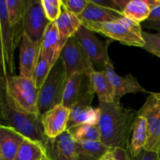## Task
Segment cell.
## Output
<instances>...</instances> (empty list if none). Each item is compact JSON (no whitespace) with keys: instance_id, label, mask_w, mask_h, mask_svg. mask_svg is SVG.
Here are the masks:
<instances>
[{"instance_id":"5bb4252c","label":"cell","mask_w":160,"mask_h":160,"mask_svg":"<svg viewBox=\"0 0 160 160\" xmlns=\"http://www.w3.org/2000/svg\"><path fill=\"white\" fill-rule=\"evenodd\" d=\"M26 138L12 127L0 123V148L3 160H14Z\"/></svg>"},{"instance_id":"4316f807","label":"cell","mask_w":160,"mask_h":160,"mask_svg":"<svg viewBox=\"0 0 160 160\" xmlns=\"http://www.w3.org/2000/svg\"><path fill=\"white\" fill-rule=\"evenodd\" d=\"M52 67L53 66L48 61L40 56L32 76V79L38 90L42 87L45 81H46Z\"/></svg>"},{"instance_id":"5b68a950","label":"cell","mask_w":160,"mask_h":160,"mask_svg":"<svg viewBox=\"0 0 160 160\" xmlns=\"http://www.w3.org/2000/svg\"><path fill=\"white\" fill-rule=\"evenodd\" d=\"M67 81L63 63L59 58L52 68L46 81L38 90V109L41 117L55 106L62 104Z\"/></svg>"},{"instance_id":"74e56055","label":"cell","mask_w":160,"mask_h":160,"mask_svg":"<svg viewBox=\"0 0 160 160\" xmlns=\"http://www.w3.org/2000/svg\"><path fill=\"white\" fill-rule=\"evenodd\" d=\"M0 160H3L2 155V152H1V148H0Z\"/></svg>"},{"instance_id":"4fadbf2b","label":"cell","mask_w":160,"mask_h":160,"mask_svg":"<svg viewBox=\"0 0 160 160\" xmlns=\"http://www.w3.org/2000/svg\"><path fill=\"white\" fill-rule=\"evenodd\" d=\"M42 42H34L25 33L20 44V75L32 78L41 54Z\"/></svg>"},{"instance_id":"7402d4cb","label":"cell","mask_w":160,"mask_h":160,"mask_svg":"<svg viewBox=\"0 0 160 160\" xmlns=\"http://www.w3.org/2000/svg\"><path fill=\"white\" fill-rule=\"evenodd\" d=\"M46 158L45 145L41 142L26 138L14 160H45Z\"/></svg>"},{"instance_id":"ba28073f","label":"cell","mask_w":160,"mask_h":160,"mask_svg":"<svg viewBox=\"0 0 160 160\" xmlns=\"http://www.w3.org/2000/svg\"><path fill=\"white\" fill-rule=\"evenodd\" d=\"M74 36L89 56L94 67L100 69V70H105L106 64L111 61L108 55V47L112 41L109 39L106 42H102L93 31L83 25Z\"/></svg>"},{"instance_id":"3957f363","label":"cell","mask_w":160,"mask_h":160,"mask_svg":"<svg viewBox=\"0 0 160 160\" xmlns=\"http://www.w3.org/2000/svg\"><path fill=\"white\" fill-rule=\"evenodd\" d=\"M2 124L9 125L25 138L45 145V136L41 122V116L28 113L17 109L8 98L5 90L2 102Z\"/></svg>"},{"instance_id":"60d3db41","label":"cell","mask_w":160,"mask_h":160,"mask_svg":"<svg viewBox=\"0 0 160 160\" xmlns=\"http://www.w3.org/2000/svg\"><path fill=\"white\" fill-rule=\"evenodd\" d=\"M159 94H160V93H159Z\"/></svg>"},{"instance_id":"d6a6232c","label":"cell","mask_w":160,"mask_h":160,"mask_svg":"<svg viewBox=\"0 0 160 160\" xmlns=\"http://www.w3.org/2000/svg\"><path fill=\"white\" fill-rule=\"evenodd\" d=\"M91 1L93 3H95V4L98 5V6L108 8V9H114V10H117L115 4L113 2V0H91Z\"/></svg>"},{"instance_id":"7c38bea8","label":"cell","mask_w":160,"mask_h":160,"mask_svg":"<svg viewBox=\"0 0 160 160\" xmlns=\"http://www.w3.org/2000/svg\"><path fill=\"white\" fill-rule=\"evenodd\" d=\"M45 148L52 160H78L76 142L67 131L56 138H47Z\"/></svg>"},{"instance_id":"1f68e13d","label":"cell","mask_w":160,"mask_h":160,"mask_svg":"<svg viewBox=\"0 0 160 160\" xmlns=\"http://www.w3.org/2000/svg\"><path fill=\"white\" fill-rule=\"evenodd\" d=\"M112 154H113L115 160H131L128 151L122 148H117V149L112 150Z\"/></svg>"},{"instance_id":"f1b7e54d","label":"cell","mask_w":160,"mask_h":160,"mask_svg":"<svg viewBox=\"0 0 160 160\" xmlns=\"http://www.w3.org/2000/svg\"><path fill=\"white\" fill-rule=\"evenodd\" d=\"M42 5L50 22H55L59 18L62 9V0H42Z\"/></svg>"},{"instance_id":"52a82bcc","label":"cell","mask_w":160,"mask_h":160,"mask_svg":"<svg viewBox=\"0 0 160 160\" xmlns=\"http://www.w3.org/2000/svg\"><path fill=\"white\" fill-rule=\"evenodd\" d=\"M146 120L148 141L145 150L159 152L160 149V94L152 92L137 112Z\"/></svg>"},{"instance_id":"f546056e","label":"cell","mask_w":160,"mask_h":160,"mask_svg":"<svg viewBox=\"0 0 160 160\" xmlns=\"http://www.w3.org/2000/svg\"><path fill=\"white\" fill-rule=\"evenodd\" d=\"M62 2L67 10L78 17L85 9L88 0H62Z\"/></svg>"},{"instance_id":"4dcf8cb0","label":"cell","mask_w":160,"mask_h":160,"mask_svg":"<svg viewBox=\"0 0 160 160\" xmlns=\"http://www.w3.org/2000/svg\"><path fill=\"white\" fill-rule=\"evenodd\" d=\"M131 160H160L159 153L143 149L137 156L131 157Z\"/></svg>"},{"instance_id":"d590c367","label":"cell","mask_w":160,"mask_h":160,"mask_svg":"<svg viewBox=\"0 0 160 160\" xmlns=\"http://www.w3.org/2000/svg\"><path fill=\"white\" fill-rule=\"evenodd\" d=\"M146 21L150 22H158L160 21V6L159 7L153 9L150 13V16L148 17V20Z\"/></svg>"},{"instance_id":"7a4b0ae2","label":"cell","mask_w":160,"mask_h":160,"mask_svg":"<svg viewBox=\"0 0 160 160\" xmlns=\"http://www.w3.org/2000/svg\"><path fill=\"white\" fill-rule=\"evenodd\" d=\"M82 25L94 33L102 34L123 45L140 48L145 45L141 23L128 17H123L118 20L106 23H82Z\"/></svg>"},{"instance_id":"ab89813d","label":"cell","mask_w":160,"mask_h":160,"mask_svg":"<svg viewBox=\"0 0 160 160\" xmlns=\"http://www.w3.org/2000/svg\"><path fill=\"white\" fill-rule=\"evenodd\" d=\"M45 160H52V159H48V158H46V159Z\"/></svg>"},{"instance_id":"9c48e42d","label":"cell","mask_w":160,"mask_h":160,"mask_svg":"<svg viewBox=\"0 0 160 160\" xmlns=\"http://www.w3.org/2000/svg\"><path fill=\"white\" fill-rule=\"evenodd\" d=\"M50 23L42 7V0H28L23 20V33L34 42H42L44 33Z\"/></svg>"},{"instance_id":"8d00e7d4","label":"cell","mask_w":160,"mask_h":160,"mask_svg":"<svg viewBox=\"0 0 160 160\" xmlns=\"http://www.w3.org/2000/svg\"><path fill=\"white\" fill-rule=\"evenodd\" d=\"M101 160H115L113 154H112V151L110 152H109L108 154H106Z\"/></svg>"},{"instance_id":"b9f144b4","label":"cell","mask_w":160,"mask_h":160,"mask_svg":"<svg viewBox=\"0 0 160 160\" xmlns=\"http://www.w3.org/2000/svg\"><path fill=\"white\" fill-rule=\"evenodd\" d=\"M159 150H160V149H159Z\"/></svg>"},{"instance_id":"cb8c5ba5","label":"cell","mask_w":160,"mask_h":160,"mask_svg":"<svg viewBox=\"0 0 160 160\" xmlns=\"http://www.w3.org/2000/svg\"><path fill=\"white\" fill-rule=\"evenodd\" d=\"M151 12L147 0H130L122 13L123 17L141 23L148 20Z\"/></svg>"},{"instance_id":"277c9868","label":"cell","mask_w":160,"mask_h":160,"mask_svg":"<svg viewBox=\"0 0 160 160\" xmlns=\"http://www.w3.org/2000/svg\"><path fill=\"white\" fill-rule=\"evenodd\" d=\"M3 79L6 95L17 109L40 116L38 109V90L32 78L13 75Z\"/></svg>"},{"instance_id":"e0dca14e","label":"cell","mask_w":160,"mask_h":160,"mask_svg":"<svg viewBox=\"0 0 160 160\" xmlns=\"http://www.w3.org/2000/svg\"><path fill=\"white\" fill-rule=\"evenodd\" d=\"M59 34L60 48L62 51V47L70 38L75 35L77 31L82 25L81 20L77 16L67 10L65 6L62 5L60 15L55 21Z\"/></svg>"},{"instance_id":"f35d334b","label":"cell","mask_w":160,"mask_h":160,"mask_svg":"<svg viewBox=\"0 0 160 160\" xmlns=\"http://www.w3.org/2000/svg\"><path fill=\"white\" fill-rule=\"evenodd\" d=\"M158 153H159V159H160V150H159V152H158Z\"/></svg>"},{"instance_id":"9a60e30c","label":"cell","mask_w":160,"mask_h":160,"mask_svg":"<svg viewBox=\"0 0 160 160\" xmlns=\"http://www.w3.org/2000/svg\"><path fill=\"white\" fill-rule=\"evenodd\" d=\"M61 53L59 34L55 22H51L44 33L41 43L40 56L52 66L59 59Z\"/></svg>"},{"instance_id":"8fae6325","label":"cell","mask_w":160,"mask_h":160,"mask_svg":"<svg viewBox=\"0 0 160 160\" xmlns=\"http://www.w3.org/2000/svg\"><path fill=\"white\" fill-rule=\"evenodd\" d=\"M105 71L114 88L115 102H120V100L123 95L128 93L136 94L142 92L143 94H151L152 92L145 90L138 83V79L133 76L131 73H128L125 77H120L116 73L112 62H109L106 64Z\"/></svg>"},{"instance_id":"836d02e7","label":"cell","mask_w":160,"mask_h":160,"mask_svg":"<svg viewBox=\"0 0 160 160\" xmlns=\"http://www.w3.org/2000/svg\"><path fill=\"white\" fill-rule=\"evenodd\" d=\"M5 94V84L3 78L0 77V123H2V102Z\"/></svg>"},{"instance_id":"603a6c76","label":"cell","mask_w":160,"mask_h":160,"mask_svg":"<svg viewBox=\"0 0 160 160\" xmlns=\"http://www.w3.org/2000/svg\"><path fill=\"white\" fill-rule=\"evenodd\" d=\"M84 76L81 73H73L67 79L62 99V105L67 109H71L78 101Z\"/></svg>"},{"instance_id":"8992f818","label":"cell","mask_w":160,"mask_h":160,"mask_svg":"<svg viewBox=\"0 0 160 160\" xmlns=\"http://www.w3.org/2000/svg\"><path fill=\"white\" fill-rule=\"evenodd\" d=\"M59 58L63 63L67 79L73 73L89 76L95 70L92 60L75 36L70 38L66 42Z\"/></svg>"},{"instance_id":"30bf717a","label":"cell","mask_w":160,"mask_h":160,"mask_svg":"<svg viewBox=\"0 0 160 160\" xmlns=\"http://www.w3.org/2000/svg\"><path fill=\"white\" fill-rule=\"evenodd\" d=\"M70 109L62 104L55 106L41 117L44 133L48 138H56L67 131Z\"/></svg>"},{"instance_id":"83f0119b","label":"cell","mask_w":160,"mask_h":160,"mask_svg":"<svg viewBox=\"0 0 160 160\" xmlns=\"http://www.w3.org/2000/svg\"><path fill=\"white\" fill-rule=\"evenodd\" d=\"M142 38L145 41V45L142 48L160 58V33L152 34L143 31Z\"/></svg>"},{"instance_id":"44dd1931","label":"cell","mask_w":160,"mask_h":160,"mask_svg":"<svg viewBox=\"0 0 160 160\" xmlns=\"http://www.w3.org/2000/svg\"><path fill=\"white\" fill-rule=\"evenodd\" d=\"M99 120V109L88 106L84 108L70 109V119L67 129L81 125H98Z\"/></svg>"},{"instance_id":"e575fe53","label":"cell","mask_w":160,"mask_h":160,"mask_svg":"<svg viewBox=\"0 0 160 160\" xmlns=\"http://www.w3.org/2000/svg\"><path fill=\"white\" fill-rule=\"evenodd\" d=\"M142 28H147V29L155 30V31H159V33H160V21H158V22L145 21L143 22V24L142 25Z\"/></svg>"},{"instance_id":"ffe728a7","label":"cell","mask_w":160,"mask_h":160,"mask_svg":"<svg viewBox=\"0 0 160 160\" xmlns=\"http://www.w3.org/2000/svg\"><path fill=\"white\" fill-rule=\"evenodd\" d=\"M78 160H101L111 148L101 142H75Z\"/></svg>"},{"instance_id":"d4e9b609","label":"cell","mask_w":160,"mask_h":160,"mask_svg":"<svg viewBox=\"0 0 160 160\" xmlns=\"http://www.w3.org/2000/svg\"><path fill=\"white\" fill-rule=\"evenodd\" d=\"M75 142H100L101 134L98 125H81L67 129Z\"/></svg>"},{"instance_id":"ac0fdd59","label":"cell","mask_w":160,"mask_h":160,"mask_svg":"<svg viewBox=\"0 0 160 160\" xmlns=\"http://www.w3.org/2000/svg\"><path fill=\"white\" fill-rule=\"evenodd\" d=\"M91 87L98 96L99 102H113L114 88L105 70H95L88 76Z\"/></svg>"},{"instance_id":"484cf974","label":"cell","mask_w":160,"mask_h":160,"mask_svg":"<svg viewBox=\"0 0 160 160\" xmlns=\"http://www.w3.org/2000/svg\"><path fill=\"white\" fill-rule=\"evenodd\" d=\"M8 17L12 27L23 25V20L28 7V0H6Z\"/></svg>"},{"instance_id":"d6986e66","label":"cell","mask_w":160,"mask_h":160,"mask_svg":"<svg viewBox=\"0 0 160 160\" xmlns=\"http://www.w3.org/2000/svg\"><path fill=\"white\" fill-rule=\"evenodd\" d=\"M148 141V128L146 120L142 116L136 117L132 130L128 152L131 157H135L145 149Z\"/></svg>"},{"instance_id":"2e32d148","label":"cell","mask_w":160,"mask_h":160,"mask_svg":"<svg viewBox=\"0 0 160 160\" xmlns=\"http://www.w3.org/2000/svg\"><path fill=\"white\" fill-rule=\"evenodd\" d=\"M123 17L120 11L98 6L88 0L85 9L78 18L81 23H106L118 20Z\"/></svg>"},{"instance_id":"6da1fadb","label":"cell","mask_w":160,"mask_h":160,"mask_svg":"<svg viewBox=\"0 0 160 160\" xmlns=\"http://www.w3.org/2000/svg\"><path fill=\"white\" fill-rule=\"evenodd\" d=\"M100 142L112 150H129L130 137L132 134L138 111L125 108L120 102H99Z\"/></svg>"}]
</instances>
